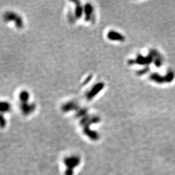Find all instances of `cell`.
Returning <instances> with one entry per match:
<instances>
[{
    "instance_id": "obj_5",
    "label": "cell",
    "mask_w": 175,
    "mask_h": 175,
    "mask_svg": "<svg viewBox=\"0 0 175 175\" xmlns=\"http://www.w3.org/2000/svg\"><path fill=\"white\" fill-rule=\"evenodd\" d=\"M29 99V93L27 91H22L19 94V100H20L21 103H26L28 102Z\"/></svg>"
},
{
    "instance_id": "obj_3",
    "label": "cell",
    "mask_w": 175,
    "mask_h": 175,
    "mask_svg": "<svg viewBox=\"0 0 175 175\" xmlns=\"http://www.w3.org/2000/svg\"><path fill=\"white\" fill-rule=\"evenodd\" d=\"M36 106L34 104H29L28 102L21 104V110L24 115H29L35 110Z\"/></svg>"
},
{
    "instance_id": "obj_2",
    "label": "cell",
    "mask_w": 175,
    "mask_h": 175,
    "mask_svg": "<svg viewBox=\"0 0 175 175\" xmlns=\"http://www.w3.org/2000/svg\"><path fill=\"white\" fill-rule=\"evenodd\" d=\"M80 162V158L77 156H71L65 158L64 163L67 167V169L73 171V169L79 165Z\"/></svg>"
},
{
    "instance_id": "obj_6",
    "label": "cell",
    "mask_w": 175,
    "mask_h": 175,
    "mask_svg": "<svg viewBox=\"0 0 175 175\" xmlns=\"http://www.w3.org/2000/svg\"><path fill=\"white\" fill-rule=\"evenodd\" d=\"M6 120L4 118V116L0 113V127L1 128H4L6 126Z\"/></svg>"
},
{
    "instance_id": "obj_4",
    "label": "cell",
    "mask_w": 175,
    "mask_h": 175,
    "mask_svg": "<svg viewBox=\"0 0 175 175\" xmlns=\"http://www.w3.org/2000/svg\"><path fill=\"white\" fill-rule=\"evenodd\" d=\"M11 109V105L8 102L5 101H0V113L8 112Z\"/></svg>"
},
{
    "instance_id": "obj_7",
    "label": "cell",
    "mask_w": 175,
    "mask_h": 175,
    "mask_svg": "<svg viewBox=\"0 0 175 175\" xmlns=\"http://www.w3.org/2000/svg\"><path fill=\"white\" fill-rule=\"evenodd\" d=\"M66 175H73V171L69 170V169H66V172H65Z\"/></svg>"
},
{
    "instance_id": "obj_1",
    "label": "cell",
    "mask_w": 175,
    "mask_h": 175,
    "mask_svg": "<svg viewBox=\"0 0 175 175\" xmlns=\"http://www.w3.org/2000/svg\"><path fill=\"white\" fill-rule=\"evenodd\" d=\"M4 19L6 21H14L16 27L21 29L24 26L23 19L19 15L13 12H7L4 15Z\"/></svg>"
}]
</instances>
